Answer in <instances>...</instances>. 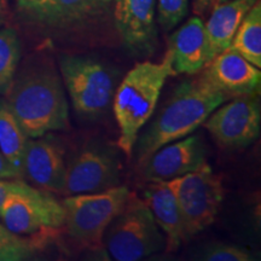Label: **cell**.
<instances>
[{
	"instance_id": "1",
	"label": "cell",
	"mask_w": 261,
	"mask_h": 261,
	"mask_svg": "<svg viewBox=\"0 0 261 261\" xmlns=\"http://www.w3.org/2000/svg\"><path fill=\"white\" fill-rule=\"evenodd\" d=\"M6 103L28 138L69 129L68 106L61 75L52 68H33L14 79Z\"/></svg>"
},
{
	"instance_id": "2",
	"label": "cell",
	"mask_w": 261,
	"mask_h": 261,
	"mask_svg": "<svg viewBox=\"0 0 261 261\" xmlns=\"http://www.w3.org/2000/svg\"><path fill=\"white\" fill-rule=\"evenodd\" d=\"M226 100L228 99L223 93L203 83L200 77L181 84L151 126L137 140L139 165H144L161 146L194 133Z\"/></svg>"
},
{
	"instance_id": "3",
	"label": "cell",
	"mask_w": 261,
	"mask_h": 261,
	"mask_svg": "<svg viewBox=\"0 0 261 261\" xmlns=\"http://www.w3.org/2000/svg\"><path fill=\"white\" fill-rule=\"evenodd\" d=\"M172 52L166 51L161 62H140L123 77L115 90L113 112L119 125V146L130 158L139 130L155 112L166 80L173 75Z\"/></svg>"
},
{
	"instance_id": "4",
	"label": "cell",
	"mask_w": 261,
	"mask_h": 261,
	"mask_svg": "<svg viewBox=\"0 0 261 261\" xmlns=\"http://www.w3.org/2000/svg\"><path fill=\"white\" fill-rule=\"evenodd\" d=\"M103 241L109 255L116 261L144 259L166 248V237L151 211L133 192H129L122 210L108 225Z\"/></svg>"
},
{
	"instance_id": "5",
	"label": "cell",
	"mask_w": 261,
	"mask_h": 261,
	"mask_svg": "<svg viewBox=\"0 0 261 261\" xmlns=\"http://www.w3.org/2000/svg\"><path fill=\"white\" fill-rule=\"evenodd\" d=\"M129 190L114 187L108 190L65 196L64 226L73 238L90 249L99 250L108 225L125 205Z\"/></svg>"
},
{
	"instance_id": "6",
	"label": "cell",
	"mask_w": 261,
	"mask_h": 261,
	"mask_svg": "<svg viewBox=\"0 0 261 261\" xmlns=\"http://www.w3.org/2000/svg\"><path fill=\"white\" fill-rule=\"evenodd\" d=\"M180 210L185 238L210 227L219 214L224 201L223 179L210 165L198 171L167 180Z\"/></svg>"
},
{
	"instance_id": "7",
	"label": "cell",
	"mask_w": 261,
	"mask_h": 261,
	"mask_svg": "<svg viewBox=\"0 0 261 261\" xmlns=\"http://www.w3.org/2000/svg\"><path fill=\"white\" fill-rule=\"evenodd\" d=\"M58 64L74 109L84 116L103 115L116 90L112 70L92 58L70 55H63Z\"/></svg>"
},
{
	"instance_id": "8",
	"label": "cell",
	"mask_w": 261,
	"mask_h": 261,
	"mask_svg": "<svg viewBox=\"0 0 261 261\" xmlns=\"http://www.w3.org/2000/svg\"><path fill=\"white\" fill-rule=\"evenodd\" d=\"M0 220L18 236H35L64 226L65 213L62 202L25 184L22 190L6 198Z\"/></svg>"
},
{
	"instance_id": "9",
	"label": "cell",
	"mask_w": 261,
	"mask_h": 261,
	"mask_svg": "<svg viewBox=\"0 0 261 261\" xmlns=\"http://www.w3.org/2000/svg\"><path fill=\"white\" fill-rule=\"evenodd\" d=\"M215 109L203 126L221 148L240 149L253 144L261 129L259 94H247L228 99Z\"/></svg>"
},
{
	"instance_id": "10",
	"label": "cell",
	"mask_w": 261,
	"mask_h": 261,
	"mask_svg": "<svg viewBox=\"0 0 261 261\" xmlns=\"http://www.w3.org/2000/svg\"><path fill=\"white\" fill-rule=\"evenodd\" d=\"M120 167L112 152L87 148L67 165L63 195L92 194L119 185Z\"/></svg>"
},
{
	"instance_id": "11",
	"label": "cell",
	"mask_w": 261,
	"mask_h": 261,
	"mask_svg": "<svg viewBox=\"0 0 261 261\" xmlns=\"http://www.w3.org/2000/svg\"><path fill=\"white\" fill-rule=\"evenodd\" d=\"M114 23L127 50L135 56L152 55L158 44L155 0H114Z\"/></svg>"
},
{
	"instance_id": "12",
	"label": "cell",
	"mask_w": 261,
	"mask_h": 261,
	"mask_svg": "<svg viewBox=\"0 0 261 261\" xmlns=\"http://www.w3.org/2000/svg\"><path fill=\"white\" fill-rule=\"evenodd\" d=\"M200 79L231 99L259 94L261 71L237 52L226 48L205 65Z\"/></svg>"
},
{
	"instance_id": "13",
	"label": "cell",
	"mask_w": 261,
	"mask_h": 261,
	"mask_svg": "<svg viewBox=\"0 0 261 261\" xmlns=\"http://www.w3.org/2000/svg\"><path fill=\"white\" fill-rule=\"evenodd\" d=\"M207 163L201 137L190 135L161 146L143 166L148 180L167 181L198 171Z\"/></svg>"
},
{
	"instance_id": "14",
	"label": "cell",
	"mask_w": 261,
	"mask_h": 261,
	"mask_svg": "<svg viewBox=\"0 0 261 261\" xmlns=\"http://www.w3.org/2000/svg\"><path fill=\"white\" fill-rule=\"evenodd\" d=\"M174 74H197L210 63V44L204 23L198 16L189 18L169 38Z\"/></svg>"
},
{
	"instance_id": "15",
	"label": "cell",
	"mask_w": 261,
	"mask_h": 261,
	"mask_svg": "<svg viewBox=\"0 0 261 261\" xmlns=\"http://www.w3.org/2000/svg\"><path fill=\"white\" fill-rule=\"evenodd\" d=\"M65 165L61 149L45 139L29 138L23 158V177L48 191L63 194Z\"/></svg>"
},
{
	"instance_id": "16",
	"label": "cell",
	"mask_w": 261,
	"mask_h": 261,
	"mask_svg": "<svg viewBox=\"0 0 261 261\" xmlns=\"http://www.w3.org/2000/svg\"><path fill=\"white\" fill-rule=\"evenodd\" d=\"M144 202L156 224L166 234V250L175 252L185 240L180 210L167 181H150L144 191Z\"/></svg>"
},
{
	"instance_id": "17",
	"label": "cell",
	"mask_w": 261,
	"mask_h": 261,
	"mask_svg": "<svg viewBox=\"0 0 261 261\" xmlns=\"http://www.w3.org/2000/svg\"><path fill=\"white\" fill-rule=\"evenodd\" d=\"M114 0H54L35 22L55 29L83 28L100 18Z\"/></svg>"
},
{
	"instance_id": "18",
	"label": "cell",
	"mask_w": 261,
	"mask_h": 261,
	"mask_svg": "<svg viewBox=\"0 0 261 261\" xmlns=\"http://www.w3.org/2000/svg\"><path fill=\"white\" fill-rule=\"evenodd\" d=\"M257 0H227L212 9L204 24L210 44V60L230 46L234 33L244 16Z\"/></svg>"
},
{
	"instance_id": "19",
	"label": "cell",
	"mask_w": 261,
	"mask_h": 261,
	"mask_svg": "<svg viewBox=\"0 0 261 261\" xmlns=\"http://www.w3.org/2000/svg\"><path fill=\"white\" fill-rule=\"evenodd\" d=\"M28 139L9 104L5 99H0V151L21 178H23V158Z\"/></svg>"
},
{
	"instance_id": "20",
	"label": "cell",
	"mask_w": 261,
	"mask_h": 261,
	"mask_svg": "<svg viewBox=\"0 0 261 261\" xmlns=\"http://www.w3.org/2000/svg\"><path fill=\"white\" fill-rule=\"evenodd\" d=\"M227 48L261 68V5L257 0L244 16Z\"/></svg>"
},
{
	"instance_id": "21",
	"label": "cell",
	"mask_w": 261,
	"mask_h": 261,
	"mask_svg": "<svg viewBox=\"0 0 261 261\" xmlns=\"http://www.w3.org/2000/svg\"><path fill=\"white\" fill-rule=\"evenodd\" d=\"M19 60L21 42L15 29H0V94H5L15 79Z\"/></svg>"
},
{
	"instance_id": "22",
	"label": "cell",
	"mask_w": 261,
	"mask_h": 261,
	"mask_svg": "<svg viewBox=\"0 0 261 261\" xmlns=\"http://www.w3.org/2000/svg\"><path fill=\"white\" fill-rule=\"evenodd\" d=\"M41 246L39 241L18 236L0 223V261L27 260Z\"/></svg>"
},
{
	"instance_id": "23",
	"label": "cell",
	"mask_w": 261,
	"mask_h": 261,
	"mask_svg": "<svg viewBox=\"0 0 261 261\" xmlns=\"http://www.w3.org/2000/svg\"><path fill=\"white\" fill-rule=\"evenodd\" d=\"M158 22L165 32H169L187 17L189 0H158Z\"/></svg>"
},
{
	"instance_id": "24",
	"label": "cell",
	"mask_w": 261,
	"mask_h": 261,
	"mask_svg": "<svg viewBox=\"0 0 261 261\" xmlns=\"http://www.w3.org/2000/svg\"><path fill=\"white\" fill-rule=\"evenodd\" d=\"M201 259L205 261H250L254 257L249 250L240 246L214 243L205 248Z\"/></svg>"
},
{
	"instance_id": "25",
	"label": "cell",
	"mask_w": 261,
	"mask_h": 261,
	"mask_svg": "<svg viewBox=\"0 0 261 261\" xmlns=\"http://www.w3.org/2000/svg\"><path fill=\"white\" fill-rule=\"evenodd\" d=\"M52 2L54 0H17V6L27 17L35 22Z\"/></svg>"
},
{
	"instance_id": "26",
	"label": "cell",
	"mask_w": 261,
	"mask_h": 261,
	"mask_svg": "<svg viewBox=\"0 0 261 261\" xmlns=\"http://www.w3.org/2000/svg\"><path fill=\"white\" fill-rule=\"evenodd\" d=\"M25 187V182L21 180H6V179H0V212H2L3 205H4L6 198L10 195L22 190Z\"/></svg>"
},
{
	"instance_id": "27",
	"label": "cell",
	"mask_w": 261,
	"mask_h": 261,
	"mask_svg": "<svg viewBox=\"0 0 261 261\" xmlns=\"http://www.w3.org/2000/svg\"><path fill=\"white\" fill-rule=\"evenodd\" d=\"M0 179H21L2 151H0Z\"/></svg>"
},
{
	"instance_id": "28",
	"label": "cell",
	"mask_w": 261,
	"mask_h": 261,
	"mask_svg": "<svg viewBox=\"0 0 261 261\" xmlns=\"http://www.w3.org/2000/svg\"><path fill=\"white\" fill-rule=\"evenodd\" d=\"M227 0H194V12L196 15H204L207 11H212L215 5Z\"/></svg>"
},
{
	"instance_id": "29",
	"label": "cell",
	"mask_w": 261,
	"mask_h": 261,
	"mask_svg": "<svg viewBox=\"0 0 261 261\" xmlns=\"http://www.w3.org/2000/svg\"><path fill=\"white\" fill-rule=\"evenodd\" d=\"M9 4L8 0H0V25L5 23V21L9 17Z\"/></svg>"
}]
</instances>
